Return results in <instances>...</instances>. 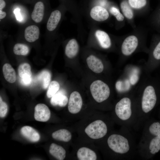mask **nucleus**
<instances>
[{"label":"nucleus","instance_id":"1","mask_svg":"<svg viewBox=\"0 0 160 160\" xmlns=\"http://www.w3.org/2000/svg\"><path fill=\"white\" fill-rule=\"evenodd\" d=\"M109 149L119 159H132L137 151V145L134 136L128 128L121 127L119 132L110 135L107 140Z\"/></svg>","mask_w":160,"mask_h":160},{"label":"nucleus","instance_id":"2","mask_svg":"<svg viewBox=\"0 0 160 160\" xmlns=\"http://www.w3.org/2000/svg\"><path fill=\"white\" fill-rule=\"evenodd\" d=\"M129 97L125 96L116 104L114 113L118 123L121 127L130 130L134 129L137 121V105Z\"/></svg>","mask_w":160,"mask_h":160},{"label":"nucleus","instance_id":"3","mask_svg":"<svg viewBox=\"0 0 160 160\" xmlns=\"http://www.w3.org/2000/svg\"><path fill=\"white\" fill-rule=\"evenodd\" d=\"M147 30L142 27L133 29L130 33L121 37V52L124 57H128L145 44L147 37Z\"/></svg>","mask_w":160,"mask_h":160},{"label":"nucleus","instance_id":"4","mask_svg":"<svg viewBox=\"0 0 160 160\" xmlns=\"http://www.w3.org/2000/svg\"><path fill=\"white\" fill-rule=\"evenodd\" d=\"M160 150V136L141 138L137 145V153L147 159Z\"/></svg>","mask_w":160,"mask_h":160},{"label":"nucleus","instance_id":"5","mask_svg":"<svg viewBox=\"0 0 160 160\" xmlns=\"http://www.w3.org/2000/svg\"><path fill=\"white\" fill-rule=\"evenodd\" d=\"M90 90L92 97L97 102L102 103L109 97L110 90L109 86L100 80L93 82L90 86Z\"/></svg>","mask_w":160,"mask_h":160},{"label":"nucleus","instance_id":"6","mask_svg":"<svg viewBox=\"0 0 160 160\" xmlns=\"http://www.w3.org/2000/svg\"><path fill=\"white\" fill-rule=\"evenodd\" d=\"M106 124L101 120H96L89 124L85 129V132L90 138L97 139L104 137L108 133Z\"/></svg>","mask_w":160,"mask_h":160},{"label":"nucleus","instance_id":"7","mask_svg":"<svg viewBox=\"0 0 160 160\" xmlns=\"http://www.w3.org/2000/svg\"><path fill=\"white\" fill-rule=\"evenodd\" d=\"M141 138L160 136V123L151 122L148 119L144 123Z\"/></svg>","mask_w":160,"mask_h":160},{"label":"nucleus","instance_id":"8","mask_svg":"<svg viewBox=\"0 0 160 160\" xmlns=\"http://www.w3.org/2000/svg\"><path fill=\"white\" fill-rule=\"evenodd\" d=\"M82 100L80 94L77 91H74L70 95L68 102V109L72 114L79 113L82 105Z\"/></svg>","mask_w":160,"mask_h":160},{"label":"nucleus","instance_id":"9","mask_svg":"<svg viewBox=\"0 0 160 160\" xmlns=\"http://www.w3.org/2000/svg\"><path fill=\"white\" fill-rule=\"evenodd\" d=\"M50 111L45 104L39 103L35 107L34 117L38 121L46 122L48 121L50 117Z\"/></svg>","mask_w":160,"mask_h":160},{"label":"nucleus","instance_id":"10","mask_svg":"<svg viewBox=\"0 0 160 160\" xmlns=\"http://www.w3.org/2000/svg\"><path fill=\"white\" fill-rule=\"evenodd\" d=\"M135 15H142L148 11V0H128Z\"/></svg>","mask_w":160,"mask_h":160},{"label":"nucleus","instance_id":"11","mask_svg":"<svg viewBox=\"0 0 160 160\" xmlns=\"http://www.w3.org/2000/svg\"><path fill=\"white\" fill-rule=\"evenodd\" d=\"M95 36L100 46L104 49H108L112 46L111 37L105 31L100 30H97L95 33Z\"/></svg>","mask_w":160,"mask_h":160},{"label":"nucleus","instance_id":"12","mask_svg":"<svg viewBox=\"0 0 160 160\" xmlns=\"http://www.w3.org/2000/svg\"><path fill=\"white\" fill-rule=\"evenodd\" d=\"M45 8V4L42 0H39L35 4L31 17L33 20L36 23L42 20Z\"/></svg>","mask_w":160,"mask_h":160},{"label":"nucleus","instance_id":"13","mask_svg":"<svg viewBox=\"0 0 160 160\" xmlns=\"http://www.w3.org/2000/svg\"><path fill=\"white\" fill-rule=\"evenodd\" d=\"M87 65L92 71L96 73L102 72L104 69V65L101 60L95 56L91 55L86 60Z\"/></svg>","mask_w":160,"mask_h":160},{"label":"nucleus","instance_id":"14","mask_svg":"<svg viewBox=\"0 0 160 160\" xmlns=\"http://www.w3.org/2000/svg\"><path fill=\"white\" fill-rule=\"evenodd\" d=\"M21 135L26 139L32 142L38 141L40 139L39 133L33 127L29 126H24L21 129Z\"/></svg>","mask_w":160,"mask_h":160},{"label":"nucleus","instance_id":"15","mask_svg":"<svg viewBox=\"0 0 160 160\" xmlns=\"http://www.w3.org/2000/svg\"><path fill=\"white\" fill-rule=\"evenodd\" d=\"M108 10L109 13L115 17L117 22L118 28H123L126 20L120 9L115 5H111Z\"/></svg>","mask_w":160,"mask_h":160},{"label":"nucleus","instance_id":"16","mask_svg":"<svg viewBox=\"0 0 160 160\" xmlns=\"http://www.w3.org/2000/svg\"><path fill=\"white\" fill-rule=\"evenodd\" d=\"M39 30L38 26L35 25H29L25 30V38L29 42H33L39 39Z\"/></svg>","mask_w":160,"mask_h":160},{"label":"nucleus","instance_id":"17","mask_svg":"<svg viewBox=\"0 0 160 160\" xmlns=\"http://www.w3.org/2000/svg\"><path fill=\"white\" fill-rule=\"evenodd\" d=\"M79 46L77 40L74 39L70 40L67 44L65 49V54L69 58L75 57L78 54Z\"/></svg>","mask_w":160,"mask_h":160},{"label":"nucleus","instance_id":"18","mask_svg":"<svg viewBox=\"0 0 160 160\" xmlns=\"http://www.w3.org/2000/svg\"><path fill=\"white\" fill-rule=\"evenodd\" d=\"M61 17V13L58 10H55L51 12L47 24V28L49 31H52L56 28Z\"/></svg>","mask_w":160,"mask_h":160},{"label":"nucleus","instance_id":"19","mask_svg":"<svg viewBox=\"0 0 160 160\" xmlns=\"http://www.w3.org/2000/svg\"><path fill=\"white\" fill-rule=\"evenodd\" d=\"M78 159L80 160H96L97 159L95 153L91 149L87 147L80 148L77 153Z\"/></svg>","mask_w":160,"mask_h":160},{"label":"nucleus","instance_id":"20","mask_svg":"<svg viewBox=\"0 0 160 160\" xmlns=\"http://www.w3.org/2000/svg\"><path fill=\"white\" fill-rule=\"evenodd\" d=\"M49 152L52 156L57 160H63L65 157V149L62 147L55 143L51 144Z\"/></svg>","mask_w":160,"mask_h":160},{"label":"nucleus","instance_id":"21","mask_svg":"<svg viewBox=\"0 0 160 160\" xmlns=\"http://www.w3.org/2000/svg\"><path fill=\"white\" fill-rule=\"evenodd\" d=\"M152 40L153 46L151 55L154 59L160 60V33L154 34Z\"/></svg>","mask_w":160,"mask_h":160},{"label":"nucleus","instance_id":"22","mask_svg":"<svg viewBox=\"0 0 160 160\" xmlns=\"http://www.w3.org/2000/svg\"><path fill=\"white\" fill-rule=\"evenodd\" d=\"M68 102V98L61 91L57 92L51 98L50 103L53 106L58 105L63 107L65 106Z\"/></svg>","mask_w":160,"mask_h":160},{"label":"nucleus","instance_id":"23","mask_svg":"<svg viewBox=\"0 0 160 160\" xmlns=\"http://www.w3.org/2000/svg\"><path fill=\"white\" fill-rule=\"evenodd\" d=\"M2 71L4 76L6 80L10 83H13L16 79L15 70L12 66L6 63L3 67Z\"/></svg>","mask_w":160,"mask_h":160},{"label":"nucleus","instance_id":"24","mask_svg":"<svg viewBox=\"0 0 160 160\" xmlns=\"http://www.w3.org/2000/svg\"><path fill=\"white\" fill-rule=\"evenodd\" d=\"M149 22L152 28L160 33V8L152 13L150 17Z\"/></svg>","mask_w":160,"mask_h":160},{"label":"nucleus","instance_id":"25","mask_svg":"<svg viewBox=\"0 0 160 160\" xmlns=\"http://www.w3.org/2000/svg\"><path fill=\"white\" fill-rule=\"evenodd\" d=\"M52 137L56 140L68 142L71 140L72 135L68 130L61 129L53 132L52 134Z\"/></svg>","mask_w":160,"mask_h":160},{"label":"nucleus","instance_id":"26","mask_svg":"<svg viewBox=\"0 0 160 160\" xmlns=\"http://www.w3.org/2000/svg\"><path fill=\"white\" fill-rule=\"evenodd\" d=\"M37 78L42 88L46 89L51 80V74L49 71L47 70H43L39 73Z\"/></svg>","mask_w":160,"mask_h":160},{"label":"nucleus","instance_id":"27","mask_svg":"<svg viewBox=\"0 0 160 160\" xmlns=\"http://www.w3.org/2000/svg\"><path fill=\"white\" fill-rule=\"evenodd\" d=\"M18 72L19 76L21 78L31 77L32 75L31 66L27 63L20 64L18 67Z\"/></svg>","mask_w":160,"mask_h":160},{"label":"nucleus","instance_id":"28","mask_svg":"<svg viewBox=\"0 0 160 160\" xmlns=\"http://www.w3.org/2000/svg\"><path fill=\"white\" fill-rule=\"evenodd\" d=\"M13 51L16 55H26L29 53V49L27 46L25 44L17 43L14 45Z\"/></svg>","mask_w":160,"mask_h":160},{"label":"nucleus","instance_id":"29","mask_svg":"<svg viewBox=\"0 0 160 160\" xmlns=\"http://www.w3.org/2000/svg\"><path fill=\"white\" fill-rule=\"evenodd\" d=\"M59 88L60 85L58 82L55 81L51 82L47 93L48 97H52L57 92Z\"/></svg>","mask_w":160,"mask_h":160},{"label":"nucleus","instance_id":"30","mask_svg":"<svg viewBox=\"0 0 160 160\" xmlns=\"http://www.w3.org/2000/svg\"><path fill=\"white\" fill-rule=\"evenodd\" d=\"M8 111V106L6 103L3 101L0 97V117L3 118L6 115Z\"/></svg>","mask_w":160,"mask_h":160},{"label":"nucleus","instance_id":"31","mask_svg":"<svg viewBox=\"0 0 160 160\" xmlns=\"http://www.w3.org/2000/svg\"><path fill=\"white\" fill-rule=\"evenodd\" d=\"M15 9L14 10V12L16 15L17 19L18 21H20L22 20V16L20 14V8L19 5H15Z\"/></svg>","mask_w":160,"mask_h":160},{"label":"nucleus","instance_id":"32","mask_svg":"<svg viewBox=\"0 0 160 160\" xmlns=\"http://www.w3.org/2000/svg\"><path fill=\"white\" fill-rule=\"evenodd\" d=\"M21 78V83L24 86H29L32 82L31 77H27Z\"/></svg>","mask_w":160,"mask_h":160},{"label":"nucleus","instance_id":"33","mask_svg":"<svg viewBox=\"0 0 160 160\" xmlns=\"http://www.w3.org/2000/svg\"><path fill=\"white\" fill-rule=\"evenodd\" d=\"M6 13L2 10H0V19H2L6 16Z\"/></svg>","mask_w":160,"mask_h":160},{"label":"nucleus","instance_id":"34","mask_svg":"<svg viewBox=\"0 0 160 160\" xmlns=\"http://www.w3.org/2000/svg\"><path fill=\"white\" fill-rule=\"evenodd\" d=\"M63 1H64V2H67L68 3V4H73V0H62Z\"/></svg>","mask_w":160,"mask_h":160}]
</instances>
